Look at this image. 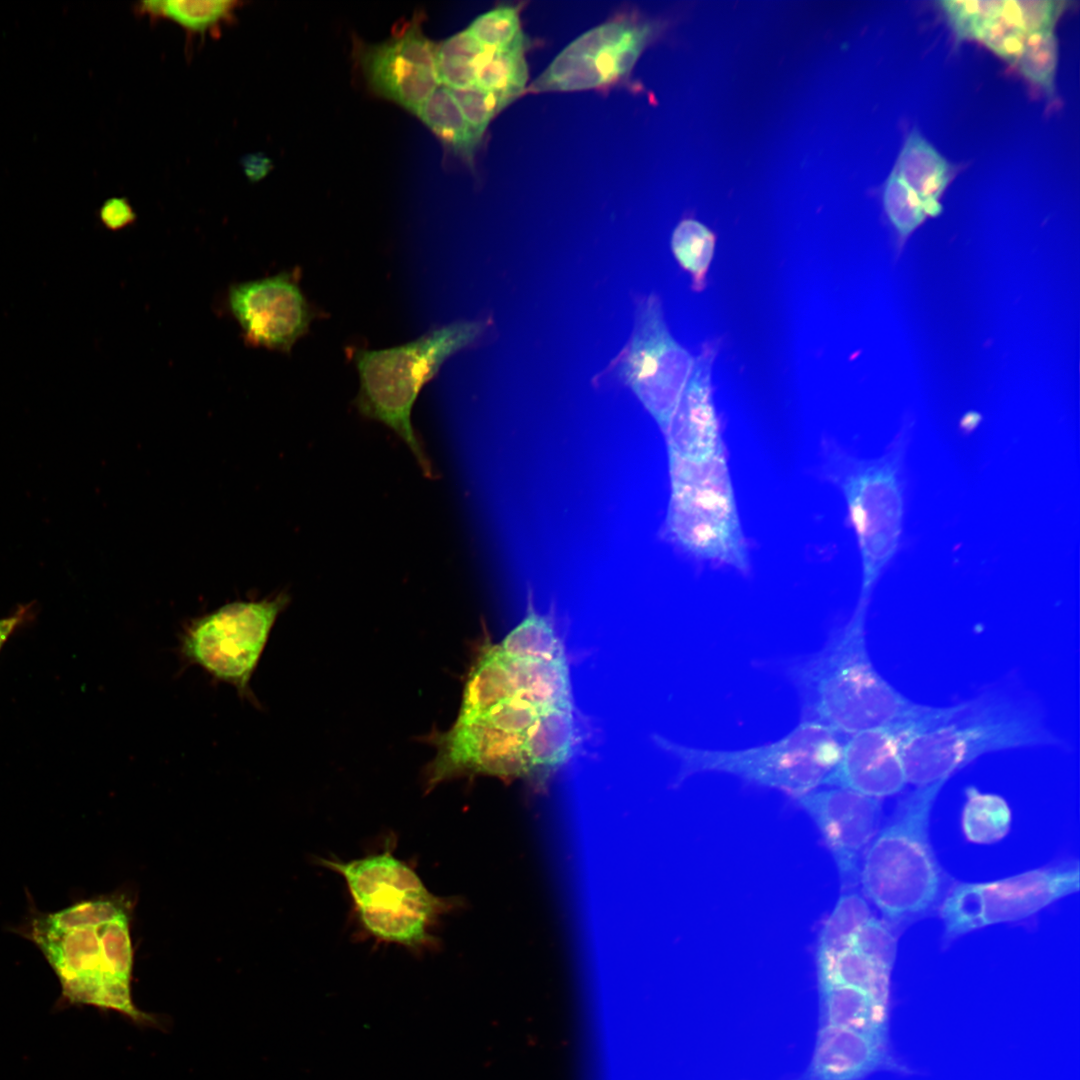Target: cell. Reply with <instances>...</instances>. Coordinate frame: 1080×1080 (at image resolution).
<instances>
[{
	"label": "cell",
	"instance_id": "6da1fadb",
	"mask_svg": "<svg viewBox=\"0 0 1080 1080\" xmlns=\"http://www.w3.org/2000/svg\"><path fill=\"white\" fill-rule=\"evenodd\" d=\"M868 605L858 600L851 617L830 632L820 650L793 660L785 670L800 697L801 720L842 737L915 722L931 709L901 694L875 668L866 642Z\"/></svg>",
	"mask_w": 1080,
	"mask_h": 1080
},
{
	"label": "cell",
	"instance_id": "7a4b0ae2",
	"mask_svg": "<svg viewBox=\"0 0 1080 1080\" xmlns=\"http://www.w3.org/2000/svg\"><path fill=\"white\" fill-rule=\"evenodd\" d=\"M1056 743L1057 737L1030 704L989 692L938 707L929 719L903 734L902 754L907 782L924 786L948 780L987 753Z\"/></svg>",
	"mask_w": 1080,
	"mask_h": 1080
},
{
	"label": "cell",
	"instance_id": "3957f363",
	"mask_svg": "<svg viewBox=\"0 0 1080 1080\" xmlns=\"http://www.w3.org/2000/svg\"><path fill=\"white\" fill-rule=\"evenodd\" d=\"M318 864L342 877L362 931L378 943L412 952L434 949L439 940L433 930L459 904L456 898L433 894L414 868L394 854L392 838L379 852L349 861L319 858Z\"/></svg>",
	"mask_w": 1080,
	"mask_h": 1080
},
{
	"label": "cell",
	"instance_id": "277c9868",
	"mask_svg": "<svg viewBox=\"0 0 1080 1080\" xmlns=\"http://www.w3.org/2000/svg\"><path fill=\"white\" fill-rule=\"evenodd\" d=\"M491 324V319L456 321L403 345L360 350L355 355L360 380L356 407L363 416L382 422L401 437L427 477L432 476V467L412 426L413 405L442 364L478 343Z\"/></svg>",
	"mask_w": 1080,
	"mask_h": 1080
},
{
	"label": "cell",
	"instance_id": "5b68a950",
	"mask_svg": "<svg viewBox=\"0 0 1080 1080\" xmlns=\"http://www.w3.org/2000/svg\"><path fill=\"white\" fill-rule=\"evenodd\" d=\"M901 434L876 458L857 457L824 441L822 474L843 495L859 548L862 581L858 600L870 602L874 587L895 556L904 523V458Z\"/></svg>",
	"mask_w": 1080,
	"mask_h": 1080
},
{
	"label": "cell",
	"instance_id": "8992f818",
	"mask_svg": "<svg viewBox=\"0 0 1080 1080\" xmlns=\"http://www.w3.org/2000/svg\"><path fill=\"white\" fill-rule=\"evenodd\" d=\"M947 780L916 786L868 846L859 880L885 917L896 921L927 910L941 886L929 838V821Z\"/></svg>",
	"mask_w": 1080,
	"mask_h": 1080
},
{
	"label": "cell",
	"instance_id": "52a82bcc",
	"mask_svg": "<svg viewBox=\"0 0 1080 1080\" xmlns=\"http://www.w3.org/2000/svg\"><path fill=\"white\" fill-rule=\"evenodd\" d=\"M843 742L838 733L807 720L775 742L745 749H703L659 739L681 761L682 776L725 773L793 798L823 785L840 759Z\"/></svg>",
	"mask_w": 1080,
	"mask_h": 1080
},
{
	"label": "cell",
	"instance_id": "ba28073f",
	"mask_svg": "<svg viewBox=\"0 0 1080 1080\" xmlns=\"http://www.w3.org/2000/svg\"><path fill=\"white\" fill-rule=\"evenodd\" d=\"M667 527L687 552L704 561L750 570L726 453L702 463L669 458Z\"/></svg>",
	"mask_w": 1080,
	"mask_h": 1080
},
{
	"label": "cell",
	"instance_id": "9c48e42d",
	"mask_svg": "<svg viewBox=\"0 0 1080 1080\" xmlns=\"http://www.w3.org/2000/svg\"><path fill=\"white\" fill-rule=\"evenodd\" d=\"M288 601L286 594L235 601L193 620L181 639L182 655L214 679L232 685L240 696L252 699L251 677Z\"/></svg>",
	"mask_w": 1080,
	"mask_h": 1080
},
{
	"label": "cell",
	"instance_id": "30bf717a",
	"mask_svg": "<svg viewBox=\"0 0 1080 1080\" xmlns=\"http://www.w3.org/2000/svg\"><path fill=\"white\" fill-rule=\"evenodd\" d=\"M695 358L671 335L659 297H640L629 341L601 373L628 386L662 430L691 375Z\"/></svg>",
	"mask_w": 1080,
	"mask_h": 1080
},
{
	"label": "cell",
	"instance_id": "8fae6325",
	"mask_svg": "<svg viewBox=\"0 0 1080 1080\" xmlns=\"http://www.w3.org/2000/svg\"><path fill=\"white\" fill-rule=\"evenodd\" d=\"M1079 889V864L1073 861L990 882L959 883L940 907L945 936L1025 919Z\"/></svg>",
	"mask_w": 1080,
	"mask_h": 1080
},
{
	"label": "cell",
	"instance_id": "7c38bea8",
	"mask_svg": "<svg viewBox=\"0 0 1080 1080\" xmlns=\"http://www.w3.org/2000/svg\"><path fill=\"white\" fill-rule=\"evenodd\" d=\"M100 925H68L49 913L32 918L27 936L40 948L56 972L65 999L118 1011L138 1024L155 1019L137 1008L130 982L112 976L105 964Z\"/></svg>",
	"mask_w": 1080,
	"mask_h": 1080
},
{
	"label": "cell",
	"instance_id": "4fadbf2b",
	"mask_svg": "<svg viewBox=\"0 0 1080 1080\" xmlns=\"http://www.w3.org/2000/svg\"><path fill=\"white\" fill-rule=\"evenodd\" d=\"M225 304L246 345L290 352L312 321V309L294 274L278 273L229 285Z\"/></svg>",
	"mask_w": 1080,
	"mask_h": 1080
},
{
	"label": "cell",
	"instance_id": "5bb4252c",
	"mask_svg": "<svg viewBox=\"0 0 1080 1080\" xmlns=\"http://www.w3.org/2000/svg\"><path fill=\"white\" fill-rule=\"evenodd\" d=\"M431 738L437 753L426 769L427 791L466 774L520 776L531 768L523 734L502 731L482 718L457 719Z\"/></svg>",
	"mask_w": 1080,
	"mask_h": 1080
},
{
	"label": "cell",
	"instance_id": "9a60e30c",
	"mask_svg": "<svg viewBox=\"0 0 1080 1080\" xmlns=\"http://www.w3.org/2000/svg\"><path fill=\"white\" fill-rule=\"evenodd\" d=\"M437 45L413 22L378 44H359L357 59L369 87L416 115L441 85L436 67Z\"/></svg>",
	"mask_w": 1080,
	"mask_h": 1080
},
{
	"label": "cell",
	"instance_id": "2e32d148",
	"mask_svg": "<svg viewBox=\"0 0 1080 1080\" xmlns=\"http://www.w3.org/2000/svg\"><path fill=\"white\" fill-rule=\"evenodd\" d=\"M819 828L843 885L859 880L861 857L879 830L880 799L841 787L815 788L794 797Z\"/></svg>",
	"mask_w": 1080,
	"mask_h": 1080
},
{
	"label": "cell",
	"instance_id": "e0dca14e",
	"mask_svg": "<svg viewBox=\"0 0 1080 1080\" xmlns=\"http://www.w3.org/2000/svg\"><path fill=\"white\" fill-rule=\"evenodd\" d=\"M903 724L859 731L844 739L840 759L823 785L881 799L908 784L902 754Z\"/></svg>",
	"mask_w": 1080,
	"mask_h": 1080
},
{
	"label": "cell",
	"instance_id": "ac0fdd59",
	"mask_svg": "<svg viewBox=\"0 0 1080 1080\" xmlns=\"http://www.w3.org/2000/svg\"><path fill=\"white\" fill-rule=\"evenodd\" d=\"M716 343H706L695 358L688 382L663 430L669 458L689 463L710 461L725 452L711 382Z\"/></svg>",
	"mask_w": 1080,
	"mask_h": 1080
},
{
	"label": "cell",
	"instance_id": "d6986e66",
	"mask_svg": "<svg viewBox=\"0 0 1080 1080\" xmlns=\"http://www.w3.org/2000/svg\"><path fill=\"white\" fill-rule=\"evenodd\" d=\"M630 24L614 21L583 33L555 57L527 91L586 90L619 80L618 54Z\"/></svg>",
	"mask_w": 1080,
	"mask_h": 1080
},
{
	"label": "cell",
	"instance_id": "ffe728a7",
	"mask_svg": "<svg viewBox=\"0 0 1080 1080\" xmlns=\"http://www.w3.org/2000/svg\"><path fill=\"white\" fill-rule=\"evenodd\" d=\"M886 1038L819 1025L804 1080H863L886 1060Z\"/></svg>",
	"mask_w": 1080,
	"mask_h": 1080
},
{
	"label": "cell",
	"instance_id": "44dd1931",
	"mask_svg": "<svg viewBox=\"0 0 1080 1080\" xmlns=\"http://www.w3.org/2000/svg\"><path fill=\"white\" fill-rule=\"evenodd\" d=\"M894 169L922 200L927 216L942 211L939 197L952 178V166L917 129L907 136Z\"/></svg>",
	"mask_w": 1080,
	"mask_h": 1080
},
{
	"label": "cell",
	"instance_id": "7402d4cb",
	"mask_svg": "<svg viewBox=\"0 0 1080 1080\" xmlns=\"http://www.w3.org/2000/svg\"><path fill=\"white\" fill-rule=\"evenodd\" d=\"M819 1025L847 1028L886 1038L887 1003L845 985H819Z\"/></svg>",
	"mask_w": 1080,
	"mask_h": 1080
},
{
	"label": "cell",
	"instance_id": "603a6c76",
	"mask_svg": "<svg viewBox=\"0 0 1080 1080\" xmlns=\"http://www.w3.org/2000/svg\"><path fill=\"white\" fill-rule=\"evenodd\" d=\"M508 658V657H507ZM514 695L541 711L572 709L566 658L518 660L508 658Z\"/></svg>",
	"mask_w": 1080,
	"mask_h": 1080
},
{
	"label": "cell",
	"instance_id": "cb8c5ba5",
	"mask_svg": "<svg viewBox=\"0 0 1080 1080\" xmlns=\"http://www.w3.org/2000/svg\"><path fill=\"white\" fill-rule=\"evenodd\" d=\"M513 695L508 658L499 645L488 644L468 675L457 719L478 718L498 702Z\"/></svg>",
	"mask_w": 1080,
	"mask_h": 1080
},
{
	"label": "cell",
	"instance_id": "d4e9b609",
	"mask_svg": "<svg viewBox=\"0 0 1080 1080\" xmlns=\"http://www.w3.org/2000/svg\"><path fill=\"white\" fill-rule=\"evenodd\" d=\"M523 736V748L531 768L564 763L571 754L574 739L572 709L541 712Z\"/></svg>",
	"mask_w": 1080,
	"mask_h": 1080
},
{
	"label": "cell",
	"instance_id": "484cf974",
	"mask_svg": "<svg viewBox=\"0 0 1080 1080\" xmlns=\"http://www.w3.org/2000/svg\"><path fill=\"white\" fill-rule=\"evenodd\" d=\"M241 4L231 0H151L138 3L135 9L151 19L166 18L188 33L203 35L230 23Z\"/></svg>",
	"mask_w": 1080,
	"mask_h": 1080
},
{
	"label": "cell",
	"instance_id": "4316f807",
	"mask_svg": "<svg viewBox=\"0 0 1080 1080\" xmlns=\"http://www.w3.org/2000/svg\"><path fill=\"white\" fill-rule=\"evenodd\" d=\"M890 970L848 948L817 962L818 986L835 984L858 988L888 1003Z\"/></svg>",
	"mask_w": 1080,
	"mask_h": 1080
},
{
	"label": "cell",
	"instance_id": "83f0119b",
	"mask_svg": "<svg viewBox=\"0 0 1080 1080\" xmlns=\"http://www.w3.org/2000/svg\"><path fill=\"white\" fill-rule=\"evenodd\" d=\"M416 116L449 148L470 158L479 143L450 89L440 85L423 102Z\"/></svg>",
	"mask_w": 1080,
	"mask_h": 1080
},
{
	"label": "cell",
	"instance_id": "f1b7e54d",
	"mask_svg": "<svg viewBox=\"0 0 1080 1080\" xmlns=\"http://www.w3.org/2000/svg\"><path fill=\"white\" fill-rule=\"evenodd\" d=\"M527 81L524 50L485 49L476 67L474 85L509 104L526 89Z\"/></svg>",
	"mask_w": 1080,
	"mask_h": 1080
},
{
	"label": "cell",
	"instance_id": "f546056e",
	"mask_svg": "<svg viewBox=\"0 0 1080 1080\" xmlns=\"http://www.w3.org/2000/svg\"><path fill=\"white\" fill-rule=\"evenodd\" d=\"M966 797L962 813L966 838L979 844L1001 840L1008 833L1011 823V812L1006 801L995 794L981 793L976 788H969Z\"/></svg>",
	"mask_w": 1080,
	"mask_h": 1080
},
{
	"label": "cell",
	"instance_id": "4dcf8cb0",
	"mask_svg": "<svg viewBox=\"0 0 1080 1080\" xmlns=\"http://www.w3.org/2000/svg\"><path fill=\"white\" fill-rule=\"evenodd\" d=\"M511 659L555 660L565 658L561 640L544 616L529 610L526 617L499 645Z\"/></svg>",
	"mask_w": 1080,
	"mask_h": 1080
},
{
	"label": "cell",
	"instance_id": "1f68e13d",
	"mask_svg": "<svg viewBox=\"0 0 1080 1080\" xmlns=\"http://www.w3.org/2000/svg\"><path fill=\"white\" fill-rule=\"evenodd\" d=\"M871 917L867 902L856 893L842 895L826 920L818 941L817 962L851 947L861 926Z\"/></svg>",
	"mask_w": 1080,
	"mask_h": 1080
},
{
	"label": "cell",
	"instance_id": "d6a6232c",
	"mask_svg": "<svg viewBox=\"0 0 1080 1080\" xmlns=\"http://www.w3.org/2000/svg\"><path fill=\"white\" fill-rule=\"evenodd\" d=\"M715 242V234L706 225L691 218L682 220L672 233V252L680 266L691 275L695 291L705 287Z\"/></svg>",
	"mask_w": 1080,
	"mask_h": 1080
},
{
	"label": "cell",
	"instance_id": "836d02e7",
	"mask_svg": "<svg viewBox=\"0 0 1080 1080\" xmlns=\"http://www.w3.org/2000/svg\"><path fill=\"white\" fill-rule=\"evenodd\" d=\"M484 51L467 29L438 44L436 67L441 85L449 89L473 86L476 67Z\"/></svg>",
	"mask_w": 1080,
	"mask_h": 1080
},
{
	"label": "cell",
	"instance_id": "e575fe53",
	"mask_svg": "<svg viewBox=\"0 0 1080 1080\" xmlns=\"http://www.w3.org/2000/svg\"><path fill=\"white\" fill-rule=\"evenodd\" d=\"M467 30L488 50H524L527 44L519 11L512 6L494 8L481 14Z\"/></svg>",
	"mask_w": 1080,
	"mask_h": 1080
},
{
	"label": "cell",
	"instance_id": "d590c367",
	"mask_svg": "<svg viewBox=\"0 0 1080 1080\" xmlns=\"http://www.w3.org/2000/svg\"><path fill=\"white\" fill-rule=\"evenodd\" d=\"M1058 43L1054 31L1029 34L1016 62L1019 72L1041 88L1048 97L1055 95Z\"/></svg>",
	"mask_w": 1080,
	"mask_h": 1080
},
{
	"label": "cell",
	"instance_id": "8d00e7d4",
	"mask_svg": "<svg viewBox=\"0 0 1080 1080\" xmlns=\"http://www.w3.org/2000/svg\"><path fill=\"white\" fill-rule=\"evenodd\" d=\"M883 204L891 224L903 238L911 234L927 217L924 203L895 169L885 183Z\"/></svg>",
	"mask_w": 1080,
	"mask_h": 1080
},
{
	"label": "cell",
	"instance_id": "74e56055",
	"mask_svg": "<svg viewBox=\"0 0 1080 1080\" xmlns=\"http://www.w3.org/2000/svg\"><path fill=\"white\" fill-rule=\"evenodd\" d=\"M1067 4L1069 2L1063 0H1008L1004 2L1001 16L1027 35L1054 31Z\"/></svg>",
	"mask_w": 1080,
	"mask_h": 1080
},
{
	"label": "cell",
	"instance_id": "f35d334b",
	"mask_svg": "<svg viewBox=\"0 0 1080 1080\" xmlns=\"http://www.w3.org/2000/svg\"><path fill=\"white\" fill-rule=\"evenodd\" d=\"M1004 0H942L938 4L960 40L973 39L988 20L1001 16Z\"/></svg>",
	"mask_w": 1080,
	"mask_h": 1080
},
{
	"label": "cell",
	"instance_id": "ab89813d",
	"mask_svg": "<svg viewBox=\"0 0 1080 1080\" xmlns=\"http://www.w3.org/2000/svg\"><path fill=\"white\" fill-rule=\"evenodd\" d=\"M102 952L108 971L115 978L130 982L133 968V948L128 916L116 918L100 926Z\"/></svg>",
	"mask_w": 1080,
	"mask_h": 1080
},
{
	"label": "cell",
	"instance_id": "60d3db41",
	"mask_svg": "<svg viewBox=\"0 0 1080 1080\" xmlns=\"http://www.w3.org/2000/svg\"><path fill=\"white\" fill-rule=\"evenodd\" d=\"M450 91L478 142L490 121L507 105L497 95L475 85Z\"/></svg>",
	"mask_w": 1080,
	"mask_h": 1080
},
{
	"label": "cell",
	"instance_id": "b9f144b4",
	"mask_svg": "<svg viewBox=\"0 0 1080 1080\" xmlns=\"http://www.w3.org/2000/svg\"><path fill=\"white\" fill-rule=\"evenodd\" d=\"M1027 34L1002 16L988 20L976 32L974 40L994 54L1015 65L1025 45Z\"/></svg>",
	"mask_w": 1080,
	"mask_h": 1080
},
{
	"label": "cell",
	"instance_id": "7bdbcfd3",
	"mask_svg": "<svg viewBox=\"0 0 1080 1080\" xmlns=\"http://www.w3.org/2000/svg\"><path fill=\"white\" fill-rule=\"evenodd\" d=\"M887 970L892 969L896 957V938L888 926L872 916L856 933L851 947Z\"/></svg>",
	"mask_w": 1080,
	"mask_h": 1080
},
{
	"label": "cell",
	"instance_id": "ee69618b",
	"mask_svg": "<svg viewBox=\"0 0 1080 1080\" xmlns=\"http://www.w3.org/2000/svg\"><path fill=\"white\" fill-rule=\"evenodd\" d=\"M541 712L528 701L513 695L498 702L478 718L502 731L524 734Z\"/></svg>",
	"mask_w": 1080,
	"mask_h": 1080
},
{
	"label": "cell",
	"instance_id": "f6af8a7d",
	"mask_svg": "<svg viewBox=\"0 0 1080 1080\" xmlns=\"http://www.w3.org/2000/svg\"><path fill=\"white\" fill-rule=\"evenodd\" d=\"M99 218L106 228L117 231L133 224L137 215L127 198L112 197L100 207Z\"/></svg>",
	"mask_w": 1080,
	"mask_h": 1080
},
{
	"label": "cell",
	"instance_id": "bcb514c9",
	"mask_svg": "<svg viewBox=\"0 0 1080 1080\" xmlns=\"http://www.w3.org/2000/svg\"><path fill=\"white\" fill-rule=\"evenodd\" d=\"M30 605L20 607L12 616L0 619V649L12 631L26 617Z\"/></svg>",
	"mask_w": 1080,
	"mask_h": 1080
},
{
	"label": "cell",
	"instance_id": "7dc6e473",
	"mask_svg": "<svg viewBox=\"0 0 1080 1080\" xmlns=\"http://www.w3.org/2000/svg\"><path fill=\"white\" fill-rule=\"evenodd\" d=\"M798 1080H804V1079H803V1076H802V1077H801L800 1079H798Z\"/></svg>",
	"mask_w": 1080,
	"mask_h": 1080
}]
</instances>
